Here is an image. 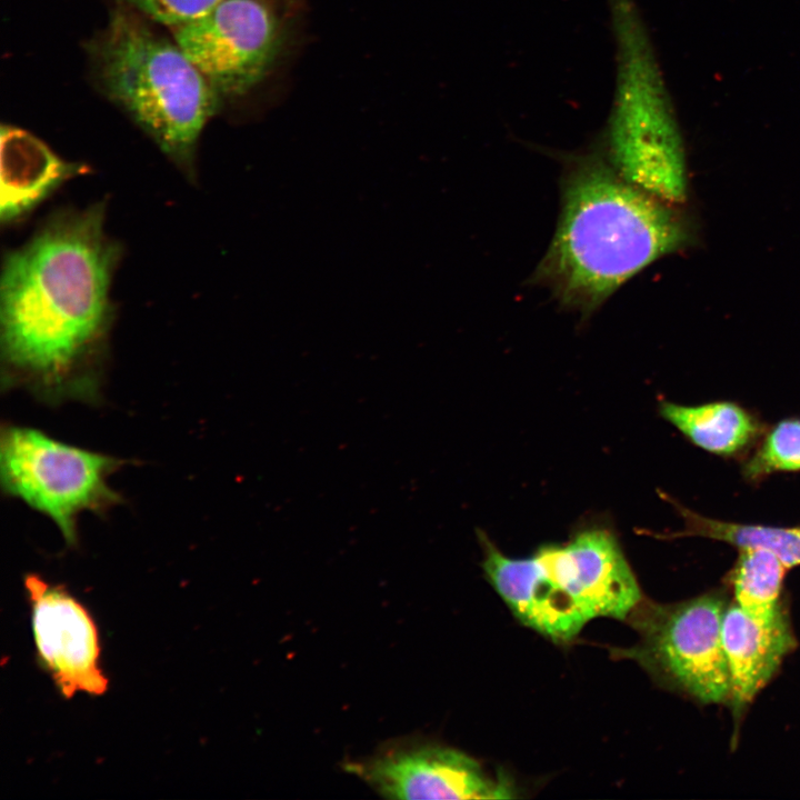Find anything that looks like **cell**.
<instances>
[{
	"mask_svg": "<svg viewBox=\"0 0 800 800\" xmlns=\"http://www.w3.org/2000/svg\"><path fill=\"white\" fill-rule=\"evenodd\" d=\"M173 36L218 93L239 96L267 74L280 32L263 0H220L203 16L173 28Z\"/></svg>",
	"mask_w": 800,
	"mask_h": 800,
	"instance_id": "obj_8",
	"label": "cell"
},
{
	"mask_svg": "<svg viewBox=\"0 0 800 800\" xmlns=\"http://www.w3.org/2000/svg\"><path fill=\"white\" fill-rule=\"evenodd\" d=\"M123 464V459L64 443L34 428H1L2 491L51 519L70 547L79 543L80 513L104 516L123 503L108 483Z\"/></svg>",
	"mask_w": 800,
	"mask_h": 800,
	"instance_id": "obj_6",
	"label": "cell"
},
{
	"mask_svg": "<svg viewBox=\"0 0 800 800\" xmlns=\"http://www.w3.org/2000/svg\"><path fill=\"white\" fill-rule=\"evenodd\" d=\"M152 20L177 28L210 11L220 0H127Z\"/></svg>",
	"mask_w": 800,
	"mask_h": 800,
	"instance_id": "obj_17",
	"label": "cell"
},
{
	"mask_svg": "<svg viewBox=\"0 0 800 800\" xmlns=\"http://www.w3.org/2000/svg\"><path fill=\"white\" fill-rule=\"evenodd\" d=\"M88 167L60 158L33 134L1 128L0 219L10 223L29 213L67 180Z\"/></svg>",
	"mask_w": 800,
	"mask_h": 800,
	"instance_id": "obj_12",
	"label": "cell"
},
{
	"mask_svg": "<svg viewBox=\"0 0 800 800\" xmlns=\"http://www.w3.org/2000/svg\"><path fill=\"white\" fill-rule=\"evenodd\" d=\"M103 207L63 213L3 264L0 289L2 383L46 403L97 402L98 356L110 319L119 257Z\"/></svg>",
	"mask_w": 800,
	"mask_h": 800,
	"instance_id": "obj_1",
	"label": "cell"
},
{
	"mask_svg": "<svg viewBox=\"0 0 800 800\" xmlns=\"http://www.w3.org/2000/svg\"><path fill=\"white\" fill-rule=\"evenodd\" d=\"M343 768L388 799L514 797L506 779L490 777L473 758L436 743H390L373 756L344 762Z\"/></svg>",
	"mask_w": 800,
	"mask_h": 800,
	"instance_id": "obj_9",
	"label": "cell"
},
{
	"mask_svg": "<svg viewBox=\"0 0 800 800\" xmlns=\"http://www.w3.org/2000/svg\"><path fill=\"white\" fill-rule=\"evenodd\" d=\"M690 236L678 206L628 182L597 148L567 161L558 224L533 283L587 317Z\"/></svg>",
	"mask_w": 800,
	"mask_h": 800,
	"instance_id": "obj_2",
	"label": "cell"
},
{
	"mask_svg": "<svg viewBox=\"0 0 800 800\" xmlns=\"http://www.w3.org/2000/svg\"><path fill=\"white\" fill-rule=\"evenodd\" d=\"M683 519V529L672 537H700L742 548H764L778 556L788 569L800 566V527H770L718 520L673 503Z\"/></svg>",
	"mask_w": 800,
	"mask_h": 800,
	"instance_id": "obj_14",
	"label": "cell"
},
{
	"mask_svg": "<svg viewBox=\"0 0 800 800\" xmlns=\"http://www.w3.org/2000/svg\"><path fill=\"white\" fill-rule=\"evenodd\" d=\"M721 640L730 679L728 707L738 732L746 711L796 648L788 613L756 617L733 601L724 609Z\"/></svg>",
	"mask_w": 800,
	"mask_h": 800,
	"instance_id": "obj_11",
	"label": "cell"
},
{
	"mask_svg": "<svg viewBox=\"0 0 800 800\" xmlns=\"http://www.w3.org/2000/svg\"><path fill=\"white\" fill-rule=\"evenodd\" d=\"M729 573L733 602L756 617H772L783 610L782 590L789 570L777 554L764 548L738 549Z\"/></svg>",
	"mask_w": 800,
	"mask_h": 800,
	"instance_id": "obj_15",
	"label": "cell"
},
{
	"mask_svg": "<svg viewBox=\"0 0 800 800\" xmlns=\"http://www.w3.org/2000/svg\"><path fill=\"white\" fill-rule=\"evenodd\" d=\"M108 94L158 143L192 171L199 137L218 92L174 42L140 19L118 13L98 49Z\"/></svg>",
	"mask_w": 800,
	"mask_h": 800,
	"instance_id": "obj_4",
	"label": "cell"
},
{
	"mask_svg": "<svg viewBox=\"0 0 800 800\" xmlns=\"http://www.w3.org/2000/svg\"><path fill=\"white\" fill-rule=\"evenodd\" d=\"M728 603L721 591L669 604L641 602L630 614L640 639L628 657L697 702L727 704L730 679L721 624Z\"/></svg>",
	"mask_w": 800,
	"mask_h": 800,
	"instance_id": "obj_7",
	"label": "cell"
},
{
	"mask_svg": "<svg viewBox=\"0 0 800 800\" xmlns=\"http://www.w3.org/2000/svg\"><path fill=\"white\" fill-rule=\"evenodd\" d=\"M484 574L513 616L558 642L572 640L592 619H626L642 592L616 536L588 528L527 558L503 554L480 533Z\"/></svg>",
	"mask_w": 800,
	"mask_h": 800,
	"instance_id": "obj_3",
	"label": "cell"
},
{
	"mask_svg": "<svg viewBox=\"0 0 800 800\" xmlns=\"http://www.w3.org/2000/svg\"><path fill=\"white\" fill-rule=\"evenodd\" d=\"M24 587L37 656L61 693H104L108 680L99 666L98 630L86 608L63 587L37 574H28Z\"/></svg>",
	"mask_w": 800,
	"mask_h": 800,
	"instance_id": "obj_10",
	"label": "cell"
},
{
	"mask_svg": "<svg viewBox=\"0 0 800 800\" xmlns=\"http://www.w3.org/2000/svg\"><path fill=\"white\" fill-rule=\"evenodd\" d=\"M617 82L602 152L628 182L679 206L687 197L682 139L647 30L633 0H608Z\"/></svg>",
	"mask_w": 800,
	"mask_h": 800,
	"instance_id": "obj_5",
	"label": "cell"
},
{
	"mask_svg": "<svg viewBox=\"0 0 800 800\" xmlns=\"http://www.w3.org/2000/svg\"><path fill=\"white\" fill-rule=\"evenodd\" d=\"M659 413L694 446L723 457L743 452L763 431L750 411L732 401L697 406L662 401Z\"/></svg>",
	"mask_w": 800,
	"mask_h": 800,
	"instance_id": "obj_13",
	"label": "cell"
},
{
	"mask_svg": "<svg viewBox=\"0 0 800 800\" xmlns=\"http://www.w3.org/2000/svg\"><path fill=\"white\" fill-rule=\"evenodd\" d=\"M796 471H800V419L788 418L766 433L743 463L742 473L756 482L772 473Z\"/></svg>",
	"mask_w": 800,
	"mask_h": 800,
	"instance_id": "obj_16",
	"label": "cell"
}]
</instances>
